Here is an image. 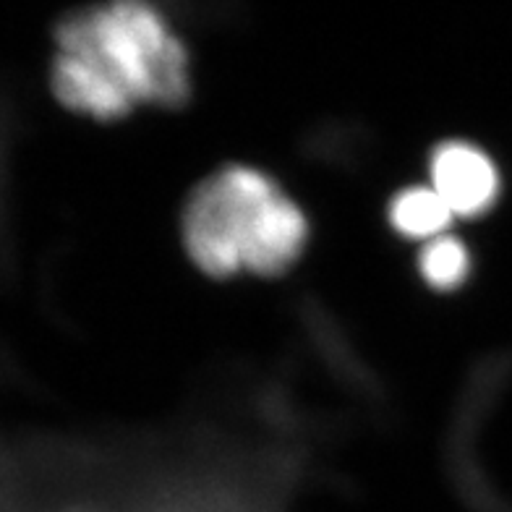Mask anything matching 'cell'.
Segmentation results:
<instances>
[{"instance_id":"1","label":"cell","mask_w":512,"mask_h":512,"mask_svg":"<svg viewBox=\"0 0 512 512\" xmlns=\"http://www.w3.org/2000/svg\"><path fill=\"white\" fill-rule=\"evenodd\" d=\"M191 81L189 48L157 0H97L55 24L48 84L68 113L113 123L136 108H178Z\"/></svg>"},{"instance_id":"2","label":"cell","mask_w":512,"mask_h":512,"mask_svg":"<svg viewBox=\"0 0 512 512\" xmlns=\"http://www.w3.org/2000/svg\"><path fill=\"white\" fill-rule=\"evenodd\" d=\"M309 217L270 173L228 165L189 196L183 246L209 277H275L309 246Z\"/></svg>"},{"instance_id":"3","label":"cell","mask_w":512,"mask_h":512,"mask_svg":"<svg viewBox=\"0 0 512 512\" xmlns=\"http://www.w3.org/2000/svg\"><path fill=\"white\" fill-rule=\"evenodd\" d=\"M429 186L442 196L455 220H476L497 204L502 178L497 162L479 144L445 142L429 160Z\"/></svg>"},{"instance_id":"4","label":"cell","mask_w":512,"mask_h":512,"mask_svg":"<svg viewBox=\"0 0 512 512\" xmlns=\"http://www.w3.org/2000/svg\"><path fill=\"white\" fill-rule=\"evenodd\" d=\"M390 223L398 236L424 246L450 233L455 215L429 183H418L395 194L390 204Z\"/></svg>"},{"instance_id":"5","label":"cell","mask_w":512,"mask_h":512,"mask_svg":"<svg viewBox=\"0 0 512 512\" xmlns=\"http://www.w3.org/2000/svg\"><path fill=\"white\" fill-rule=\"evenodd\" d=\"M471 251L458 236L445 233L418 251V272L434 290H458L471 275Z\"/></svg>"}]
</instances>
